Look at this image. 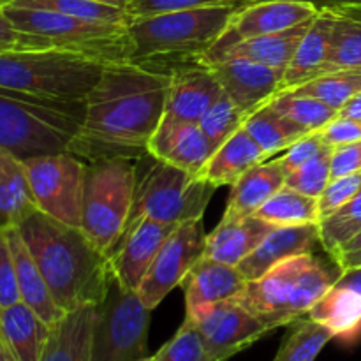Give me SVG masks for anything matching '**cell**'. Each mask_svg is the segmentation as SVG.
Listing matches in <instances>:
<instances>
[{"label":"cell","instance_id":"cell-1","mask_svg":"<svg viewBox=\"0 0 361 361\" xmlns=\"http://www.w3.org/2000/svg\"><path fill=\"white\" fill-rule=\"evenodd\" d=\"M171 78L168 59L106 63L85 99V120L71 154L87 162L148 154V143L164 115Z\"/></svg>","mask_w":361,"mask_h":361},{"label":"cell","instance_id":"cell-2","mask_svg":"<svg viewBox=\"0 0 361 361\" xmlns=\"http://www.w3.org/2000/svg\"><path fill=\"white\" fill-rule=\"evenodd\" d=\"M18 231L63 312L99 305L106 298L113 277L109 256L83 229L35 210Z\"/></svg>","mask_w":361,"mask_h":361},{"label":"cell","instance_id":"cell-3","mask_svg":"<svg viewBox=\"0 0 361 361\" xmlns=\"http://www.w3.org/2000/svg\"><path fill=\"white\" fill-rule=\"evenodd\" d=\"M341 275L342 268L331 256L324 259L316 252L300 254L277 263L256 281H247L233 300L275 331L307 316Z\"/></svg>","mask_w":361,"mask_h":361},{"label":"cell","instance_id":"cell-4","mask_svg":"<svg viewBox=\"0 0 361 361\" xmlns=\"http://www.w3.org/2000/svg\"><path fill=\"white\" fill-rule=\"evenodd\" d=\"M87 102L49 99L0 87V148L21 161L71 152Z\"/></svg>","mask_w":361,"mask_h":361},{"label":"cell","instance_id":"cell-5","mask_svg":"<svg viewBox=\"0 0 361 361\" xmlns=\"http://www.w3.org/2000/svg\"><path fill=\"white\" fill-rule=\"evenodd\" d=\"M240 4L133 18L129 34L134 55L130 60L200 59L222 37Z\"/></svg>","mask_w":361,"mask_h":361},{"label":"cell","instance_id":"cell-6","mask_svg":"<svg viewBox=\"0 0 361 361\" xmlns=\"http://www.w3.org/2000/svg\"><path fill=\"white\" fill-rule=\"evenodd\" d=\"M106 63L62 49L0 53V87L49 99L85 101Z\"/></svg>","mask_w":361,"mask_h":361},{"label":"cell","instance_id":"cell-7","mask_svg":"<svg viewBox=\"0 0 361 361\" xmlns=\"http://www.w3.org/2000/svg\"><path fill=\"white\" fill-rule=\"evenodd\" d=\"M4 13L18 30L46 39L62 51L102 63L127 62L134 55L129 25L81 20L55 11L18 6L4 7Z\"/></svg>","mask_w":361,"mask_h":361},{"label":"cell","instance_id":"cell-8","mask_svg":"<svg viewBox=\"0 0 361 361\" xmlns=\"http://www.w3.org/2000/svg\"><path fill=\"white\" fill-rule=\"evenodd\" d=\"M137 159L106 157L85 166L81 229L109 254L129 221L136 189Z\"/></svg>","mask_w":361,"mask_h":361},{"label":"cell","instance_id":"cell-9","mask_svg":"<svg viewBox=\"0 0 361 361\" xmlns=\"http://www.w3.org/2000/svg\"><path fill=\"white\" fill-rule=\"evenodd\" d=\"M215 187L189 171L145 154L137 159L136 189L129 221L150 217L168 224L203 219Z\"/></svg>","mask_w":361,"mask_h":361},{"label":"cell","instance_id":"cell-10","mask_svg":"<svg viewBox=\"0 0 361 361\" xmlns=\"http://www.w3.org/2000/svg\"><path fill=\"white\" fill-rule=\"evenodd\" d=\"M152 310L136 291L111 277L106 298L97 305L90 361H140L148 356Z\"/></svg>","mask_w":361,"mask_h":361},{"label":"cell","instance_id":"cell-11","mask_svg":"<svg viewBox=\"0 0 361 361\" xmlns=\"http://www.w3.org/2000/svg\"><path fill=\"white\" fill-rule=\"evenodd\" d=\"M23 162L37 210L63 224L81 228L87 162L71 152L41 155Z\"/></svg>","mask_w":361,"mask_h":361},{"label":"cell","instance_id":"cell-12","mask_svg":"<svg viewBox=\"0 0 361 361\" xmlns=\"http://www.w3.org/2000/svg\"><path fill=\"white\" fill-rule=\"evenodd\" d=\"M207 236L203 219H196L178 224L164 240L136 291L148 309H157L173 289L183 284L194 264L204 256Z\"/></svg>","mask_w":361,"mask_h":361},{"label":"cell","instance_id":"cell-13","mask_svg":"<svg viewBox=\"0 0 361 361\" xmlns=\"http://www.w3.org/2000/svg\"><path fill=\"white\" fill-rule=\"evenodd\" d=\"M317 13L319 9L305 0H243L222 37L200 60L203 63L214 62L221 53L238 42L288 30L312 20Z\"/></svg>","mask_w":361,"mask_h":361},{"label":"cell","instance_id":"cell-14","mask_svg":"<svg viewBox=\"0 0 361 361\" xmlns=\"http://www.w3.org/2000/svg\"><path fill=\"white\" fill-rule=\"evenodd\" d=\"M185 316L196 324L215 361L233 358L271 334L267 324L261 323L235 300L214 303Z\"/></svg>","mask_w":361,"mask_h":361},{"label":"cell","instance_id":"cell-15","mask_svg":"<svg viewBox=\"0 0 361 361\" xmlns=\"http://www.w3.org/2000/svg\"><path fill=\"white\" fill-rule=\"evenodd\" d=\"M176 226L150 217H137L127 222L118 242L108 254L113 275L123 288L137 291L159 249Z\"/></svg>","mask_w":361,"mask_h":361},{"label":"cell","instance_id":"cell-16","mask_svg":"<svg viewBox=\"0 0 361 361\" xmlns=\"http://www.w3.org/2000/svg\"><path fill=\"white\" fill-rule=\"evenodd\" d=\"M168 60L173 63V78L164 115L182 122L200 123L201 116L222 95V87L210 67L197 56Z\"/></svg>","mask_w":361,"mask_h":361},{"label":"cell","instance_id":"cell-17","mask_svg":"<svg viewBox=\"0 0 361 361\" xmlns=\"http://www.w3.org/2000/svg\"><path fill=\"white\" fill-rule=\"evenodd\" d=\"M217 78L222 92L245 113L252 115L282 92L284 69L263 66L245 59L207 63Z\"/></svg>","mask_w":361,"mask_h":361},{"label":"cell","instance_id":"cell-18","mask_svg":"<svg viewBox=\"0 0 361 361\" xmlns=\"http://www.w3.org/2000/svg\"><path fill=\"white\" fill-rule=\"evenodd\" d=\"M217 148L200 123L182 122L162 115L161 123L148 143V154L183 171L200 175Z\"/></svg>","mask_w":361,"mask_h":361},{"label":"cell","instance_id":"cell-19","mask_svg":"<svg viewBox=\"0 0 361 361\" xmlns=\"http://www.w3.org/2000/svg\"><path fill=\"white\" fill-rule=\"evenodd\" d=\"M317 247H321L319 224L279 226L238 264V270L247 281H256L281 261L300 254H312Z\"/></svg>","mask_w":361,"mask_h":361},{"label":"cell","instance_id":"cell-20","mask_svg":"<svg viewBox=\"0 0 361 361\" xmlns=\"http://www.w3.org/2000/svg\"><path fill=\"white\" fill-rule=\"evenodd\" d=\"M247 279L238 267L201 257L183 281L185 289V314H194L214 303L233 300L245 288Z\"/></svg>","mask_w":361,"mask_h":361},{"label":"cell","instance_id":"cell-21","mask_svg":"<svg viewBox=\"0 0 361 361\" xmlns=\"http://www.w3.org/2000/svg\"><path fill=\"white\" fill-rule=\"evenodd\" d=\"M9 242L11 252H13L14 268H16L18 288H20L21 302L30 307L48 326L59 323L63 317V310L56 305L37 263L32 257L27 243L21 238L18 228L4 229Z\"/></svg>","mask_w":361,"mask_h":361},{"label":"cell","instance_id":"cell-22","mask_svg":"<svg viewBox=\"0 0 361 361\" xmlns=\"http://www.w3.org/2000/svg\"><path fill=\"white\" fill-rule=\"evenodd\" d=\"M335 14L330 7H323L314 16L309 30L303 35L295 56L284 71L282 92L293 90L307 81L319 76L324 69L331 46V32H334Z\"/></svg>","mask_w":361,"mask_h":361},{"label":"cell","instance_id":"cell-23","mask_svg":"<svg viewBox=\"0 0 361 361\" xmlns=\"http://www.w3.org/2000/svg\"><path fill=\"white\" fill-rule=\"evenodd\" d=\"M279 226L250 215L231 222H219L217 228L207 236L204 257L219 263L238 267L249 254L261 245L264 238Z\"/></svg>","mask_w":361,"mask_h":361},{"label":"cell","instance_id":"cell-24","mask_svg":"<svg viewBox=\"0 0 361 361\" xmlns=\"http://www.w3.org/2000/svg\"><path fill=\"white\" fill-rule=\"evenodd\" d=\"M286 176L288 173L277 159L254 166L233 185L221 221L231 222L256 214L279 189L286 185Z\"/></svg>","mask_w":361,"mask_h":361},{"label":"cell","instance_id":"cell-25","mask_svg":"<svg viewBox=\"0 0 361 361\" xmlns=\"http://www.w3.org/2000/svg\"><path fill=\"white\" fill-rule=\"evenodd\" d=\"M97 305H85L63 314L53 324L39 361H90Z\"/></svg>","mask_w":361,"mask_h":361},{"label":"cell","instance_id":"cell-26","mask_svg":"<svg viewBox=\"0 0 361 361\" xmlns=\"http://www.w3.org/2000/svg\"><path fill=\"white\" fill-rule=\"evenodd\" d=\"M267 161V154L247 133L245 127H242L215 150L210 161L200 171V176L215 189L222 185L233 187L249 169Z\"/></svg>","mask_w":361,"mask_h":361},{"label":"cell","instance_id":"cell-27","mask_svg":"<svg viewBox=\"0 0 361 361\" xmlns=\"http://www.w3.org/2000/svg\"><path fill=\"white\" fill-rule=\"evenodd\" d=\"M35 210L25 162L0 148V229L20 228Z\"/></svg>","mask_w":361,"mask_h":361},{"label":"cell","instance_id":"cell-28","mask_svg":"<svg viewBox=\"0 0 361 361\" xmlns=\"http://www.w3.org/2000/svg\"><path fill=\"white\" fill-rule=\"evenodd\" d=\"M307 316L328 328L342 344L353 345L361 338V295L353 289L335 284Z\"/></svg>","mask_w":361,"mask_h":361},{"label":"cell","instance_id":"cell-29","mask_svg":"<svg viewBox=\"0 0 361 361\" xmlns=\"http://www.w3.org/2000/svg\"><path fill=\"white\" fill-rule=\"evenodd\" d=\"M51 326L23 302L0 310V335L18 361H39Z\"/></svg>","mask_w":361,"mask_h":361},{"label":"cell","instance_id":"cell-30","mask_svg":"<svg viewBox=\"0 0 361 361\" xmlns=\"http://www.w3.org/2000/svg\"><path fill=\"white\" fill-rule=\"evenodd\" d=\"M312 20L296 25V27L288 28V30L277 32V34L261 35V37L247 39V41L238 42V44L231 46V48L226 49L224 53H221L214 62H222V60H233V59H245V60H250V62L263 63V66L286 71L288 69L289 62L293 60V56H295L303 35H305L307 30H309Z\"/></svg>","mask_w":361,"mask_h":361},{"label":"cell","instance_id":"cell-31","mask_svg":"<svg viewBox=\"0 0 361 361\" xmlns=\"http://www.w3.org/2000/svg\"><path fill=\"white\" fill-rule=\"evenodd\" d=\"M330 9L335 14V23L331 32L330 55L323 73L361 69V4H344Z\"/></svg>","mask_w":361,"mask_h":361},{"label":"cell","instance_id":"cell-32","mask_svg":"<svg viewBox=\"0 0 361 361\" xmlns=\"http://www.w3.org/2000/svg\"><path fill=\"white\" fill-rule=\"evenodd\" d=\"M243 127L254 137V141L259 145L268 159L281 154V152H286L293 143L309 136L305 130L296 127L286 116L275 111L270 102L247 116Z\"/></svg>","mask_w":361,"mask_h":361},{"label":"cell","instance_id":"cell-33","mask_svg":"<svg viewBox=\"0 0 361 361\" xmlns=\"http://www.w3.org/2000/svg\"><path fill=\"white\" fill-rule=\"evenodd\" d=\"M254 215L275 226L319 224V200L284 185Z\"/></svg>","mask_w":361,"mask_h":361},{"label":"cell","instance_id":"cell-34","mask_svg":"<svg viewBox=\"0 0 361 361\" xmlns=\"http://www.w3.org/2000/svg\"><path fill=\"white\" fill-rule=\"evenodd\" d=\"M271 108L282 116L305 130L307 134L317 133L323 129L326 123H330L335 116H338L337 109L330 108L319 99H314L310 95L298 94L295 90L279 92L270 101Z\"/></svg>","mask_w":361,"mask_h":361},{"label":"cell","instance_id":"cell-35","mask_svg":"<svg viewBox=\"0 0 361 361\" xmlns=\"http://www.w3.org/2000/svg\"><path fill=\"white\" fill-rule=\"evenodd\" d=\"M330 341L334 335L328 328L303 316L289 324L288 335L271 361H316Z\"/></svg>","mask_w":361,"mask_h":361},{"label":"cell","instance_id":"cell-36","mask_svg":"<svg viewBox=\"0 0 361 361\" xmlns=\"http://www.w3.org/2000/svg\"><path fill=\"white\" fill-rule=\"evenodd\" d=\"M293 90L319 99L330 108L341 111L345 102L361 92V69L328 71Z\"/></svg>","mask_w":361,"mask_h":361},{"label":"cell","instance_id":"cell-37","mask_svg":"<svg viewBox=\"0 0 361 361\" xmlns=\"http://www.w3.org/2000/svg\"><path fill=\"white\" fill-rule=\"evenodd\" d=\"M361 231V190L338 210L319 221L321 249L335 259L342 247Z\"/></svg>","mask_w":361,"mask_h":361},{"label":"cell","instance_id":"cell-38","mask_svg":"<svg viewBox=\"0 0 361 361\" xmlns=\"http://www.w3.org/2000/svg\"><path fill=\"white\" fill-rule=\"evenodd\" d=\"M11 6L28 7V9H46L67 16L81 18L90 21H106V23L129 25L130 14L120 7L106 6V4L92 2V0H16Z\"/></svg>","mask_w":361,"mask_h":361},{"label":"cell","instance_id":"cell-39","mask_svg":"<svg viewBox=\"0 0 361 361\" xmlns=\"http://www.w3.org/2000/svg\"><path fill=\"white\" fill-rule=\"evenodd\" d=\"M245 120V113L222 92L221 97L201 116L200 127L217 147H221L236 130L242 129Z\"/></svg>","mask_w":361,"mask_h":361},{"label":"cell","instance_id":"cell-40","mask_svg":"<svg viewBox=\"0 0 361 361\" xmlns=\"http://www.w3.org/2000/svg\"><path fill=\"white\" fill-rule=\"evenodd\" d=\"M154 358L157 361H215L196 324L187 316L171 341L166 342Z\"/></svg>","mask_w":361,"mask_h":361},{"label":"cell","instance_id":"cell-41","mask_svg":"<svg viewBox=\"0 0 361 361\" xmlns=\"http://www.w3.org/2000/svg\"><path fill=\"white\" fill-rule=\"evenodd\" d=\"M331 150L334 148L323 152L312 161L289 171L288 176H286V185L319 200V196L331 180Z\"/></svg>","mask_w":361,"mask_h":361},{"label":"cell","instance_id":"cell-42","mask_svg":"<svg viewBox=\"0 0 361 361\" xmlns=\"http://www.w3.org/2000/svg\"><path fill=\"white\" fill-rule=\"evenodd\" d=\"M243 0H130L127 13L130 18L154 16V14L173 13V11L196 9V7L210 6H229V4H240Z\"/></svg>","mask_w":361,"mask_h":361},{"label":"cell","instance_id":"cell-43","mask_svg":"<svg viewBox=\"0 0 361 361\" xmlns=\"http://www.w3.org/2000/svg\"><path fill=\"white\" fill-rule=\"evenodd\" d=\"M361 190V171L353 175L341 176V178L330 180L326 189L319 196V214L321 219L328 217L335 210L351 201Z\"/></svg>","mask_w":361,"mask_h":361},{"label":"cell","instance_id":"cell-44","mask_svg":"<svg viewBox=\"0 0 361 361\" xmlns=\"http://www.w3.org/2000/svg\"><path fill=\"white\" fill-rule=\"evenodd\" d=\"M21 302L13 252L4 229H0V310Z\"/></svg>","mask_w":361,"mask_h":361},{"label":"cell","instance_id":"cell-45","mask_svg":"<svg viewBox=\"0 0 361 361\" xmlns=\"http://www.w3.org/2000/svg\"><path fill=\"white\" fill-rule=\"evenodd\" d=\"M46 39L18 30L13 21L0 9V53L6 51H30V49H51Z\"/></svg>","mask_w":361,"mask_h":361},{"label":"cell","instance_id":"cell-46","mask_svg":"<svg viewBox=\"0 0 361 361\" xmlns=\"http://www.w3.org/2000/svg\"><path fill=\"white\" fill-rule=\"evenodd\" d=\"M326 150H330V147H326V145L323 143V140L317 136V133H312L309 134V136L298 140L296 143H293L291 147L277 159V162L284 168L286 173H289L293 171V169L300 168L302 164H305V162L316 159L317 155H321Z\"/></svg>","mask_w":361,"mask_h":361},{"label":"cell","instance_id":"cell-47","mask_svg":"<svg viewBox=\"0 0 361 361\" xmlns=\"http://www.w3.org/2000/svg\"><path fill=\"white\" fill-rule=\"evenodd\" d=\"M317 136L330 148L353 143V141L361 140V120L345 118V116L338 115L323 129L317 130Z\"/></svg>","mask_w":361,"mask_h":361},{"label":"cell","instance_id":"cell-48","mask_svg":"<svg viewBox=\"0 0 361 361\" xmlns=\"http://www.w3.org/2000/svg\"><path fill=\"white\" fill-rule=\"evenodd\" d=\"M331 180L361 171V140L331 150Z\"/></svg>","mask_w":361,"mask_h":361},{"label":"cell","instance_id":"cell-49","mask_svg":"<svg viewBox=\"0 0 361 361\" xmlns=\"http://www.w3.org/2000/svg\"><path fill=\"white\" fill-rule=\"evenodd\" d=\"M337 284L342 286V288L353 289V291L360 293L361 295V268H353V270L342 271Z\"/></svg>","mask_w":361,"mask_h":361},{"label":"cell","instance_id":"cell-50","mask_svg":"<svg viewBox=\"0 0 361 361\" xmlns=\"http://www.w3.org/2000/svg\"><path fill=\"white\" fill-rule=\"evenodd\" d=\"M338 115L345 116V118L361 120V92H358L351 101L345 102V106L338 111Z\"/></svg>","mask_w":361,"mask_h":361},{"label":"cell","instance_id":"cell-51","mask_svg":"<svg viewBox=\"0 0 361 361\" xmlns=\"http://www.w3.org/2000/svg\"><path fill=\"white\" fill-rule=\"evenodd\" d=\"M342 271L353 270V268H361V250H355V252H345L335 259Z\"/></svg>","mask_w":361,"mask_h":361},{"label":"cell","instance_id":"cell-52","mask_svg":"<svg viewBox=\"0 0 361 361\" xmlns=\"http://www.w3.org/2000/svg\"><path fill=\"white\" fill-rule=\"evenodd\" d=\"M305 2L314 4L317 9H323V7L344 6V4H361V0H305Z\"/></svg>","mask_w":361,"mask_h":361},{"label":"cell","instance_id":"cell-53","mask_svg":"<svg viewBox=\"0 0 361 361\" xmlns=\"http://www.w3.org/2000/svg\"><path fill=\"white\" fill-rule=\"evenodd\" d=\"M355 250H361V231L351 240V242H348L344 247H342L341 252L337 254V257L342 256V254H345V252H355ZM337 257H335V259H337Z\"/></svg>","mask_w":361,"mask_h":361},{"label":"cell","instance_id":"cell-54","mask_svg":"<svg viewBox=\"0 0 361 361\" xmlns=\"http://www.w3.org/2000/svg\"><path fill=\"white\" fill-rule=\"evenodd\" d=\"M0 361H18L16 356H14L13 351L9 349V345L4 341L2 335H0Z\"/></svg>","mask_w":361,"mask_h":361},{"label":"cell","instance_id":"cell-55","mask_svg":"<svg viewBox=\"0 0 361 361\" xmlns=\"http://www.w3.org/2000/svg\"><path fill=\"white\" fill-rule=\"evenodd\" d=\"M92 2H99V4H106V6H113V7H120V9H126L129 7L130 0H92Z\"/></svg>","mask_w":361,"mask_h":361},{"label":"cell","instance_id":"cell-56","mask_svg":"<svg viewBox=\"0 0 361 361\" xmlns=\"http://www.w3.org/2000/svg\"><path fill=\"white\" fill-rule=\"evenodd\" d=\"M16 0H0V9H4V7L11 6V4H14Z\"/></svg>","mask_w":361,"mask_h":361},{"label":"cell","instance_id":"cell-57","mask_svg":"<svg viewBox=\"0 0 361 361\" xmlns=\"http://www.w3.org/2000/svg\"><path fill=\"white\" fill-rule=\"evenodd\" d=\"M140 361H157L154 358V356H147V358H143V360H140Z\"/></svg>","mask_w":361,"mask_h":361}]
</instances>
